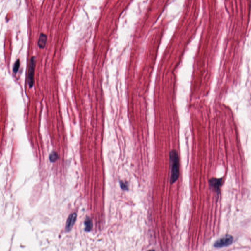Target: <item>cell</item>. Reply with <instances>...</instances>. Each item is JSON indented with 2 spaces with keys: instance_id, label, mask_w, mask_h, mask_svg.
<instances>
[{
  "instance_id": "1",
  "label": "cell",
  "mask_w": 251,
  "mask_h": 251,
  "mask_svg": "<svg viewBox=\"0 0 251 251\" xmlns=\"http://www.w3.org/2000/svg\"><path fill=\"white\" fill-rule=\"evenodd\" d=\"M170 162L171 166L170 183H175L180 175V162L178 154L176 150H172L169 154Z\"/></svg>"
},
{
  "instance_id": "2",
  "label": "cell",
  "mask_w": 251,
  "mask_h": 251,
  "mask_svg": "<svg viewBox=\"0 0 251 251\" xmlns=\"http://www.w3.org/2000/svg\"><path fill=\"white\" fill-rule=\"evenodd\" d=\"M233 242V238L231 235H226L215 242L214 247L220 248L228 246Z\"/></svg>"
},
{
  "instance_id": "9",
  "label": "cell",
  "mask_w": 251,
  "mask_h": 251,
  "mask_svg": "<svg viewBox=\"0 0 251 251\" xmlns=\"http://www.w3.org/2000/svg\"><path fill=\"white\" fill-rule=\"evenodd\" d=\"M19 66H20V61H19V59H18L16 61V62H15V64H14V66L13 67V72L14 73H17V72L18 70Z\"/></svg>"
},
{
  "instance_id": "8",
  "label": "cell",
  "mask_w": 251,
  "mask_h": 251,
  "mask_svg": "<svg viewBox=\"0 0 251 251\" xmlns=\"http://www.w3.org/2000/svg\"><path fill=\"white\" fill-rule=\"evenodd\" d=\"M58 155L56 152L51 153L50 156V160L52 162H55L58 159Z\"/></svg>"
},
{
  "instance_id": "7",
  "label": "cell",
  "mask_w": 251,
  "mask_h": 251,
  "mask_svg": "<svg viewBox=\"0 0 251 251\" xmlns=\"http://www.w3.org/2000/svg\"><path fill=\"white\" fill-rule=\"evenodd\" d=\"M85 231H90L92 228V222L90 219L88 218L85 221Z\"/></svg>"
},
{
  "instance_id": "3",
  "label": "cell",
  "mask_w": 251,
  "mask_h": 251,
  "mask_svg": "<svg viewBox=\"0 0 251 251\" xmlns=\"http://www.w3.org/2000/svg\"><path fill=\"white\" fill-rule=\"evenodd\" d=\"M35 66V57H32L30 59V62L29 71H28V77H27V82H28L29 87L30 88H32L33 86Z\"/></svg>"
},
{
  "instance_id": "4",
  "label": "cell",
  "mask_w": 251,
  "mask_h": 251,
  "mask_svg": "<svg viewBox=\"0 0 251 251\" xmlns=\"http://www.w3.org/2000/svg\"><path fill=\"white\" fill-rule=\"evenodd\" d=\"M209 184L212 188L214 189L215 191L217 193L220 191V188L222 184V179L213 178L209 180Z\"/></svg>"
},
{
  "instance_id": "10",
  "label": "cell",
  "mask_w": 251,
  "mask_h": 251,
  "mask_svg": "<svg viewBox=\"0 0 251 251\" xmlns=\"http://www.w3.org/2000/svg\"><path fill=\"white\" fill-rule=\"evenodd\" d=\"M120 184H121V188H122L123 189H124V190H125V189H127V185H125V183H124L123 182H120Z\"/></svg>"
},
{
  "instance_id": "6",
  "label": "cell",
  "mask_w": 251,
  "mask_h": 251,
  "mask_svg": "<svg viewBox=\"0 0 251 251\" xmlns=\"http://www.w3.org/2000/svg\"><path fill=\"white\" fill-rule=\"evenodd\" d=\"M47 37L46 35L41 33L40 35L38 41V45L40 48H44L47 42Z\"/></svg>"
},
{
  "instance_id": "5",
  "label": "cell",
  "mask_w": 251,
  "mask_h": 251,
  "mask_svg": "<svg viewBox=\"0 0 251 251\" xmlns=\"http://www.w3.org/2000/svg\"><path fill=\"white\" fill-rule=\"evenodd\" d=\"M76 218H77V214L76 213H72V214L70 215L67 221L66 225V231H69L71 230L76 222Z\"/></svg>"
}]
</instances>
